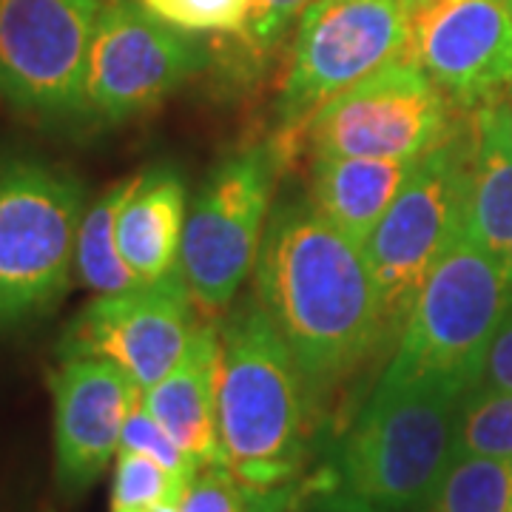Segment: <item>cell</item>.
Masks as SVG:
<instances>
[{"label":"cell","instance_id":"6da1fadb","mask_svg":"<svg viewBox=\"0 0 512 512\" xmlns=\"http://www.w3.org/2000/svg\"><path fill=\"white\" fill-rule=\"evenodd\" d=\"M254 288L325 430L345 410L362 367L387 348L365 248L308 197H285L271 208Z\"/></svg>","mask_w":512,"mask_h":512},{"label":"cell","instance_id":"7a4b0ae2","mask_svg":"<svg viewBox=\"0 0 512 512\" xmlns=\"http://www.w3.org/2000/svg\"><path fill=\"white\" fill-rule=\"evenodd\" d=\"M464 393L447 379H376L328 461L305 478L302 510L421 512L456 458Z\"/></svg>","mask_w":512,"mask_h":512},{"label":"cell","instance_id":"3957f363","mask_svg":"<svg viewBox=\"0 0 512 512\" xmlns=\"http://www.w3.org/2000/svg\"><path fill=\"white\" fill-rule=\"evenodd\" d=\"M220 461L254 493L305 481L319 424L291 350L256 296L220 322Z\"/></svg>","mask_w":512,"mask_h":512},{"label":"cell","instance_id":"277c9868","mask_svg":"<svg viewBox=\"0 0 512 512\" xmlns=\"http://www.w3.org/2000/svg\"><path fill=\"white\" fill-rule=\"evenodd\" d=\"M86 185L63 165L0 157V330L52 313L69 291Z\"/></svg>","mask_w":512,"mask_h":512},{"label":"cell","instance_id":"5b68a950","mask_svg":"<svg viewBox=\"0 0 512 512\" xmlns=\"http://www.w3.org/2000/svg\"><path fill=\"white\" fill-rule=\"evenodd\" d=\"M507 299V265L461 234L424 279L379 379H447L470 390Z\"/></svg>","mask_w":512,"mask_h":512},{"label":"cell","instance_id":"8992f818","mask_svg":"<svg viewBox=\"0 0 512 512\" xmlns=\"http://www.w3.org/2000/svg\"><path fill=\"white\" fill-rule=\"evenodd\" d=\"M407 0H313L291 43L276 97V151L296 146L316 111L367 74L407 55Z\"/></svg>","mask_w":512,"mask_h":512},{"label":"cell","instance_id":"52a82bcc","mask_svg":"<svg viewBox=\"0 0 512 512\" xmlns=\"http://www.w3.org/2000/svg\"><path fill=\"white\" fill-rule=\"evenodd\" d=\"M282 154L256 143L222 157L188 202L177 271L202 313H225L256 268Z\"/></svg>","mask_w":512,"mask_h":512},{"label":"cell","instance_id":"ba28073f","mask_svg":"<svg viewBox=\"0 0 512 512\" xmlns=\"http://www.w3.org/2000/svg\"><path fill=\"white\" fill-rule=\"evenodd\" d=\"M103 0H0V100L46 128L94 126L89 55Z\"/></svg>","mask_w":512,"mask_h":512},{"label":"cell","instance_id":"9c48e42d","mask_svg":"<svg viewBox=\"0 0 512 512\" xmlns=\"http://www.w3.org/2000/svg\"><path fill=\"white\" fill-rule=\"evenodd\" d=\"M458 111L410 55L390 60L316 111L308 154L421 160L456 128Z\"/></svg>","mask_w":512,"mask_h":512},{"label":"cell","instance_id":"30bf717a","mask_svg":"<svg viewBox=\"0 0 512 512\" xmlns=\"http://www.w3.org/2000/svg\"><path fill=\"white\" fill-rule=\"evenodd\" d=\"M461 237V168L453 134L413 165L396 202L365 242L384 342L396 345L421 285Z\"/></svg>","mask_w":512,"mask_h":512},{"label":"cell","instance_id":"8fae6325","mask_svg":"<svg viewBox=\"0 0 512 512\" xmlns=\"http://www.w3.org/2000/svg\"><path fill=\"white\" fill-rule=\"evenodd\" d=\"M205 63L197 37L168 26L140 0H103L89 55L94 123L117 126L157 109Z\"/></svg>","mask_w":512,"mask_h":512},{"label":"cell","instance_id":"7c38bea8","mask_svg":"<svg viewBox=\"0 0 512 512\" xmlns=\"http://www.w3.org/2000/svg\"><path fill=\"white\" fill-rule=\"evenodd\" d=\"M180 271L128 291L97 293L66 325L57 356H100L126 370L140 390L165 379L185 356L202 319Z\"/></svg>","mask_w":512,"mask_h":512},{"label":"cell","instance_id":"4fadbf2b","mask_svg":"<svg viewBox=\"0 0 512 512\" xmlns=\"http://www.w3.org/2000/svg\"><path fill=\"white\" fill-rule=\"evenodd\" d=\"M407 55L456 111L507 97L512 86L507 0H427L410 6Z\"/></svg>","mask_w":512,"mask_h":512},{"label":"cell","instance_id":"5bb4252c","mask_svg":"<svg viewBox=\"0 0 512 512\" xmlns=\"http://www.w3.org/2000/svg\"><path fill=\"white\" fill-rule=\"evenodd\" d=\"M46 382L52 390L57 493L80 501L120 453L128 413L143 390L123 367L100 356L60 359Z\"/></svg>","mask_w":512,"mask_h":512},{"label":"cell","instance_id":"9a60e30c","mask_svg":"<svg viewBox=\"0 0 512 512\" xmlns=\"http://www.w3.org/2000/svg\"><path fill=\"white\" fill-rule=\"evenodd\" d=\"M461 234L507 262L512 251V106L498 97L456 120Z\"/></svg>","mask_w":512,"mask_h":512},{"label":"cell","instance_id":"2e32d148","mask_svg":"<svg viewBox=\"0 0 512 512\" xmlns=\"http://www.w3.org/2000/svg\"><path fill=\"white\" fill-rule=\"evenodd\" d=\"M220 356V325L202 322L177 367L154 387L143 390L148 413L200 467L220 461Z\"/></svg>","mask_w":512,"mask_h":512},{"label":"cell","instance_id":"e0dca14e","mask_svg":"<svg viewBox=\"0 0 512 512\" xmlns=\"http://www.w3.org/2000/svg\"><path fill=\"white\" fill-rule=\"evenodd\" d=\"M185 217L188 191L177 165L157 163L137 174L117 217V245L140 282H157L177 271Z\"/></svg>","mask_w":512,"mask_h":512},{"label":"cell","instance_id":"ac0fdd59","mask_svg":"<svg viewBox=\"0 0 512 512\" xmlns=\"http://www.w3.org/2000/svg\"><path fill=\"white\" fill-rule=\"evenodd\" d=\"M419 160L311 154L308 200L325 220L365 248Z\"/></svg>","mask_w":512,"mask_h":512},{"label":"cell","instance_id":"d6986e66","mask_svg":"<svg viewBox=\"0 0 512 512\" xmlns=\"http://www.w3.org/2000/svg\"><path fill=\"white\" fill-rule=\"evenodd\" d=\"M137 185V174L114 183L86 208L77 251H74V276L83 288L94 293H117L140 285V279L126 265L117 245V217Z\"/></svg>","mask_w":512,"mask_h":512},{"label":"cell","instance_id":"ffe728a7","mask_svg":"<svg viewBox=\"0 0 512 512\" xmlns=\"http://www.w3.org/2000/svg\"><path fill=\"white\" fill-rule=\"evenodd\" d=\"M512 458L456 456L421 512H510Z\"/></svg>","mask_w":512,"mask_h":512},{"label":"cell","instance_id":"44dd1931","mask_svg":"<svg viewBox=\"0 0 512 512\" xmlns=\"http://www.w3.org/2000/svg\"><path fill=\"white\" fill-rule=\"evenodd\" d=\"M456 456L512 458V393H464Z\"/></svg>","mask_w":512,"mask_h":512},{"label":"cell","instance_id":"7402d4cb","mask_svg":"<svg viewBox=\"0 0 512 512\" xmlns=\"http://www.w3.org/2000/svg\"><path fill=\"white\" fill-rule=\"evenodd\" d=\"M183 481L148 456L120 450L111 481V512H151L157 504L180 498Z\"/></svg>","mask_w":512,"mask_h":512},{"label":"cell","instance_id":"603a6c76","mask_svg":"<svg viewBox=\"0 0 512 512\" xmlns=\"http://www.w3.org/2000/svg\"><path fill=\"white\" fill-rule=\"evenodd\" d=\"M148 12L188 35H239L251 0H140Z\"/></svg>","mask_w":512,"mask_h":512},{"label":"cell","instance_id":"cb8c5ba5","mask_svg":"<svg viewBox=\"0 0 512 512\" xmlns=\"http://www.w3.org/2000/svg\"><path fill=\"white\" fill-rule=\"evenodd\" d=\"M120 450H131V453L148 456L151 461H157L160 467H165L171 476L180 478L183 484L194 476L197 467H200V464L188 456L183 447L157 424V419L146 410L143 399L134 404L131 413H128L126 427H123V439H120Z\"/></svg>","mask_w":512,"mask_h":512},{"label":"cell","instance_id":"d4e9b609","mask_svg":"<svg viewBox=\"0 0 512 512\" xmlns=\"http://www.w3.org/2000/svg\"><path fill=\"white\" fill-rule=\"evenodd\" d=\"M254 495L222 461H211L185 481L180 512H248Z\"/></svg>","mask_w":512,"mask_h":512},{"label":"cell","instance_id":"484cf974","mask_svg":"<svg viewBox=\"0 0 512 512\" xmlns=\"http://www.w3.org/2000/svg\"><path fill=\"white\" fill-rule=\"evenodd\" d=\"M311 3L313 0H251L248 18L239 32L242 43L254 55L274 52L299 26V20L311 9Z\"/></svg>","mask_w":512,"mask_h":512},{"label":"cell","instance_id":"4316f807","mask_svg":"<svg viewBox=\"0 0 512 512\" xmlns=\"http://www.w3.org/2000/svg\"><path fill=\"white\" fill-rule=\"evenodd\" d=\"M467 393H512V288L493 339L481 356L476 382Z\"/></svg>","mask_w":512,"mask_h":512},{"label":"cell","instance_id":"83f0119b","mask_svg":"<svg viewBox=\"0 0 512 512\" xmlns=\"http://www.w3.org/2000/svg\"><path fill=\"white\" fill-rule=\"evenodd\" d=\"M305 498V481L296 487L274 490V493H256L254 504L248 512H299Z\"/></svg>","mask_w":512,"mask_h":512},{"label":"cell","instance_id":"f1b7e54d","mask_svg":"<svg viewBox=\"0 0 512 512\" xmlns=\"http://www.w3.org/2000/svg\"><path fill=\"white\" fill-rule=\"evenodd\" d=\"M151 512H180V498H171V501H163L157 504Z\"/></svg>","mask_w":512,"mask_h":512},{"label":"cell","instance_id":"f546056e","mask_svg":"<svg viewBox=\"0 0 512 512\" xmlns=\"http://www.w3.org/2000/svg\"><path fill=\"white\" fill-rule=\"evenodd\" d=\"M504 265H507V282H510V288H512V251H510V256H507V262H504Z\"/></svg>","mask_w":512,"mask_h":512},{"label":"cell","instance_id":"4dcf8cb0","mask_svg":"<svg viewBox=\"0 0 512 512\" xmlns=\"http://www.w3.org/2000/svg\"><path fill=\"white\" fill-rule=\"evenodd\" d=\"M410 6H416V3H427V0H407Z\"/></svg>","mask_w":512,"mask_h":512},{"label":"cell","instance_id":"1f68e13d","mask_svg":"<svg viewBox=\"0 0 512 512\" xmlns=\"http://www.w3.org/2000/svg\"><path fill=\"white\" fill-rule=\"evenodd\" d=\"M507 97H510V106H512V86H510V94H507Z\"/></svg>","mask_w":512,"mask_h":512},{"label":"cell","instance_id":"d6a6232c","mask_svg":"<svg viewBox=\"0 0 512 512\" xmlns=\"http://www.w3.org/2000/svg\"><path fill=\"white\" fill-rule=\"evenodd\" d=\"M507 6H510V12H512V0H507Z\"/></svg>","mask_w":512,"mask_h":512},{"label":"cell","instance_id":"836d02e7","mask_svg":"<svg viewBox=\"0 0 512 512\" xmlns=\"http://www.w3.org/2000/svg\"><path fill=\"white\" fill-rule=\"evenodd\" d=\"M46 512H55V510H46Z\"/></svg>","mask_w":512,"mask_h":512},{"label":"cell","instance_id":"e575fe53","mask_svg":"<svg viewBox=\"0 0 512 512\" xmlns=\"http://www.w3.org/2000/svg\"><path fill=\"white\" fill-rule=\"evenodd\" d=\"M510 512H512V504H510Z\"/></svg>","mask_w":512,"mask_h":512}]
</instances>
